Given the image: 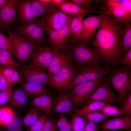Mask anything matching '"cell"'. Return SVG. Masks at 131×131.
Listing matches in <instances>:
<instances>
[{"label":"cell","mask_w":131,"mask_h":131,"mask_svg":"<svg viewBox=\"0 0 131 131\" xmlns=\"http://www.w3.org/2000/svg\"><path fill=\"white\" fill-rule=\"evenodd\" d=\"M69 23L60 30L47 31V41L49 47L54 49L64 50L70 38Z\"/></svg>","instance_id":"obj_13"},{"label":"cell","mask_w":131,"mask_h":131,"mask_svg":"<svg viewBox=\"0 0 131 131\" xmlns=\"http://www.w3.org/2000/svg\"><path fill=\"white\" fill-rule=\"evenodd\" d=\"M70 122L71 131H84L88 122L83 116L74 114Z\"/></svg>","instance_id":"obj_33"},{"label":"cell","mask_w":131,"mask_h":131,"mask_svg":"<svg viewBox=\"0 0 131 131\" xmlns=\"http://www.w3.org/2000/svg\"><path fill=\"white\" fill-rule=\"evenodd\" d=\"M0 30L4 31L7 32L10 30L6 27L3 24L1 19L0 11Z\"/></svg>","instance_id":"obj_49"},{"label":"cell","mask_w":131,"mask_h":131,"mask_svg":"<svg viewBox=\"0 0 131 131\" xmlns=\"http://www.w3.org/2000/svg\"><path fill=\"white\" fill-rule=\"evenodd\" d=\"M120 106L124 115H131V92L127 94Z\"/></svg>","instance_id":"obj_40"},{"label":"cell","mask_w":131,"mask_h":131,"mask_svg":"<svg viewBox=\"0 0 131 131\" xmlns=\"http://www.w3.org/2000/svg\"><path fill=\"white\" fill-rule=\"evenodd\" d=\"M37 0L44 7L47 8H49L54 6L51 0Z\"/></svg>","instance_id":"obj_47"},{"label":"cell","mask_w":131,"mask_h":131,"mask_svg":"<svg viewBox=\"0 0 131 131\" xmlns=\"http://www.w3.org/2000/svg\"><path fill=\"white\" fill-rule=\"evenodd\" d=\"M12 30L13 33L37 46L45 44L44 35L46 31L42 25V19H35L31 23L21 24L15 27Z\"/></svg>","instance_id":"obj_5"},{"label":"cell","mask_w":131,"mask_h":131,"mask_svg":"<svg viewBox=\"0 0 131 131\" xmlns=\"http://www.w3.org/2000/svg\"><path fill=\"white\" fill-rule=\"evenodd\" d=\"M74 16L65 13L54 6L49 8L42 19V25L46 31L59 30Z\"/></svg>","instance_id":"obj_7"},{"label":"cell","mask_w":131,"mask_h":131,"mask_svg":"<svg viewBox=\"0 0 131 131\" xmlns=\"http://www.w3.org/2000/svg\"><path fill=\"white\" fill-rule=\"evenodd\" d=\"M111 69V67H103L100 64L96 63L76 67L75 76L66 91L69 90L78 84L104 78L108 74Z\"/></svg>","instance_id":"obj_4"},{"label":"cell","mask_w":131,"mask_h":131,"mask_svg":"<svg viewBox=\"0 0 131 131\" xmlns=\"http://www.w3.org/2000/svg\"><path fill=\"white\" fill-rule=\"evenodd\" d=\"M105 6L107 12L113 17L116 22L125 25L130 24L131 0H129L125 4L121 6Z\"/></svg>","instance_id":"obj_15"},{"label":"cell","mask_w":131,"mask_h":131,"mask_svg":"<svg viewBox=\"0 0 131 131\" xmlns=\"http://www.w3.org/2000/svg\"><path fill=\"white\" fill-rule=\"evenodd\" d=\"M76 68L72 63L67 65L57 74L49 78L47 85L60 94L66 91L74 78Z\"/></svg>","instance_id":"obj_8"},{"label":"cell","mask_w":131,"mask_h":131,"mask_svg":"<svg viewBox=\"0 0 131 131\" xmlns=\"http://www.w3.org/2000/svg\"><path fill=\"white\" fill-rule=\"evenodd\" d=\"M17 18L21 24L29 23L35 18L31 6L28 0H16Z\"/></svg>","instance_id":"obj_20"},{"label":"cell","mask_w":131,"mask_h":131,"mask_svg":"<svg viewBox=\"0 0 131 131\" xmlns=\"http://www.w3.org/2000/svg\"><path fill=\"white\" fill-rule=\"evenodd\" d=\"M19 70L21 82L47 85L49 78L46 73L25 65L21 67Z\"/></svg>","instance_id":"obj_14"},{"label":"cell","mask_w":131,"mask_h":131,"mask_svg":"<svg viewBox=\"0 0 131 131\" xmlns=\"http://www.w3.org/2000/svg\"><path fill=\"white\" fill-rule=\"evenodd\" d=\"M63 51L68 53L76 68L92 63L100 64L101 63L95 49L87 45L68 42Z\"/></svg>","instance_id":"obj_3"},{"label":"cell","mask_w":131,"mask_h":131,"mask_svg":"<svg viewBox=\"0 0 131 131\" xmlns=\"http://www.w3.org/2000/svg\"><path fill=\"white\" fill-rule=\"evenodd\" d=\"M29 95L30 97L38 96L50 93L46 85L29 83L21 82L20 86Z\"/></svg>","instance_id":"obj_25"},{"label":"cell","mask_w":131,"mask_h":131,"mask_svg":"<svg viewBox=\"0 0 131 131\" xmlns=\"http://www.w3.org/2000/svg\"><path fill=\"white\" fill-rule=\"evenodd\" d=\"M31 6L35 18L42 19L49 8L44 7L37 0H28Z\"/></svg>","instance_id":"obj_34"},{"label":"cell","mask_w":131,"mask_h":131,"mask_svg":"<svg viewBox=\"0 0 131 131\" xmlns=\"http://www.w3.org/2000/svg\"><path fill=\"white\" fill-rule=\"evenodd\" d=\"M119 38L122 55L131 49V24L125 25L119 32Z\"/></svg>","instance_id":"obj_26"},{"label":"cell","mask_w":131,"mask_h":131,"mask_svg":"<svg viewBox=\"0 0 131 131\" xmlns=\"http://www.w3.org/2000/svg\"><path fill=\"white\" fill-rule=\"evenodd\" d=\"M98 3H97L96 5L91 9L86 11L69 0L68 2L55 6L65 13L74 16L82 15L85 16L90 13L100 14V11L96 9V8L98 7Z\"/></svg>","instance_id":"obj_22"},{"label":"cell","mask_w":131,"mask_h":131,"mask_svg":"<svg viewBox=\"0 0 131 131\" xmlns=\"http://www.w3.org/2000/svg\"><path fill=\"white\" fill-rule=\"evenodd\" d=\"M29 95L20 87L13 90L11 96L7 102L11 108H21L28 103Z\"/></svg>","instance_id":"obj_23"},{"label":"cell","mask_w":131,"mask_h":131,"mask_svg":"<svg viewBox=\"0 0 131 131\" xmlns=\"http://www.w3.org/2000/svg\"><path fill=\"white\" fill-rule=\"evenodd\" d=\"M0 91H1L0 90V93H1Z\"/></svg>","instance_id":"obj_52"},{"label":"cell","mask_w":131,"mask_h":131,"mask_svg":"<svg viewBox=\"0 0 131 131\" xmlns=\"http://www.w3.org/2000/svg\"><path fill=\"white\" fill-rule=\"evenodd\" d=\"M54 100L50 93L33 97L27 104L34 107L49 116H52Z\"/></svg>","instance_id":"obj_18"},{"label":"cell","mask_w":131,"mask_h":131,"mask_svg":"<svg viewBox=\"0 0 131 131\" xmlns=\"http://www.w3.org/2000/svg\"><path fill=\"white\" fill-rule=\"evenodd\" d=\"M20 114L15 113V116L13 121L7 125L0 126L2 131H24Z\"/></svg>","instance_id":"obj_31"},{"label":"cell","mask_w":131,"mask_h":131,"mask_svg":"<svg viewBox=\"0 0 131 131\" xmlns=\"http://www.w3.org/2000/svg\"><path fill=\"white\" fill-rule=\"evenodd\" d=\"M9 84L0 71V90L1 91L4 90L8 87Z\"/></svg>","instance_id":"obj_45"},{"label":"cell","mask_w":131,"mask_h":131,"mask_svg":"<svg viewBox=\"0 0 131 131\" xmlns=\"http://www.w3.org/2000/svg\"><path fill=\"white\" fill-rule=\"evenodd\" d=\"M82 15L73 17L69 24L70 38L69 43H77L79 39L82 29L84 17Z\"/></svg>","instance_id":"obj_24"},{"label":"cell","mask_w":131,"mask_h":131,"mask_svg":"<svg viewBox=\"0 0 131 131\" xmlns=\"http://www.w3.org/2000/svg\"><path fill=\"white\" fill-rule=\"evenodd\" d=\"M0 49H4L14 54V49L11 40L2 31H0Z\"/></svg>","instance_id":"obj_37"},{"label":"cell","mask_w":131,"mask_h":131,"mask_svg":"<svg viewBox=\"0 0 131 131\" xmlns=\"http://www.w3.org/2000/svg\"><path fill=\"white\" fill-rule=\"evenodd\" d=\"M13 84H10L4 90L1 92L0 95V106L7 103L10 99L13 91Z\"/></svg>","instance_id":"obj_42"},{"label":"cell","mask_w":131,"mask_h":131,"mask_svg":"<svg viewBox=\"0 0 131 131\" xmlns=\"http://www.w3.org/2000/svg\"><path fill=\"white\" fill-rule=\"evenodd\" d=\"M99 111L103 113L109 117L111 116L114 117L124 115L120 108L111 104L105 106Z\"/></svg>","instance_id":"obj_36"},{"label":"cell","mask_w":131,"mask_h":131,"mask_svg":"<svg viewBox=\"0 0 131 131\" xmlns=\"http://www.w3.org/2000/svg\"><path fill=\"white\" fill-rule=\"evenodd\" d=\"M0 71L5 77L9 84L22 82L19 74L15 68L0 65Z\"/></svg>","instance_id":"obj_28"},{"label":"cell","mask_w":131,"mask_h":131,"mask_svg":"<svg viewBox=\"0 0 131 131\" xmlns=\"http://www.w3.org/2000/svg\"><path fill=\"white\" fill-rule=\"evenodd\" d=\"M113 66L106 78L117 92L120 106L127 94L131 92V67Z\"/></svg>","instance_id":"obj_2"},{"label":"cell","mask_w":131,"mask_h":131,"mask_svg":"<svg viewBox=\"0 0 131 131\" xmlns=\"http://www.w3.org/2000/svg\"><path fill=\"white\" fill-rule=\"evenodd\" d=\"M99 128L93 123L88 121L84 131H98Z\"/></svg>","instance_id":"obj_46"},{"label":"cell","mask_w":131,"mask_h":131,"mask_svg":"<svg viewBox=\"0 0 131 131\" xmlns=\"http://www.w3.org/2000/svg\"><path fill=\"white\" fill-rule=\"evenodd\" d=\"M103 131V130H101H101H99V131Z\"/></svg>","instance_id":"obj_51"},{"label":"cell","mask_w":131,"mask_h":131,"mask_svg":"<svg viewBox=\"0 0 131 131\" xmlns=\"http://www.w3.org/2000/svg\"><path fill=\"white\" fill-rule=\"evenodd\" d=\"M122 65L131 67V49L117 61L116 65Z\"/></svg>","instance_id":"obj_44"},{"label":"cell","mask_w":131,"mask_h":131,"mask_svg":"<svg viewBox=\"0 0 131 131\" xmlns=\"http://www.w3.org/2000/svg\"><path fill=\"white\" fill-rule=\"evenodd\" d=\"M71 63L67 52L54 49L53 57L47 70L49 77V78L54 75L65 66Z\"/></svg>","instance_id":"obj_16"},{"label":"cell","mask_w":131,"mask_h":131,"mask_svg":"<svg viewBox=\"0 0 131 131\" xmlns=\"http://www.w3.org/2000/svg\"><path fill=\"white\" fill-rule=\"evenodd\" d=\"M7 0H0V11L7 2Z\"/></svg>","instance_id":"obj_50"},{"label":"cell","mask_w":131,"mask_h":131,"mask_svg":"<svg viewBox=\"0 0 131 131\" xmlns=\"http://www.w3.org/2000/svg\"><path fill=\"white\" fill-rule=\"evenodd\" d=\"M98 7L102 15V21L90 45L96 50L101 62L105 66L111 67L115 65L122 56L119 38L122 25L116 22L107 13L103 3Z\"/></svg>","instance_id":"obj_1"},{"label":"cell","mask_w":131,"mask_h":131,"mask_svg":"<svg viewBox=\"0 0 131 131\" xmlns=\"http://www.w3.org/2000/svg\"><path fill=\"white\" fill-rule=\"evenodd\" d=\"M83 116L88 121L92 122L97 125L109 117L103 113L98 111L88 113Z\"/></svg>","instance_id":"obj_35"},{"label":"cell","mask_w":131,"mask_h":131,"mask_svg":"<svg viewBox=\"0 0 131 131\" xmlns=\"http://www.w3.org/2000/svg\"><path fill=\"white\" fill-rule=\"evenodd\" d=\"M73 106L68 91H65L60 94L54 100L53 113L60 114H71L73 112Z\"/></svg>","instance_id":"obj_19"},{"label":"cell","mask_w":131,"mask_h":131,"mask_svg":"<svg viewBox=\"0 0 131 131\" xmlns=\"http://www.w3.org/2000/svg\"><path fill=\"white\" fill-rule=\"evenodd\" d=\"M54 50L46 44L37 46L27 65L45 73L53 57Z\"/></svg>","instance_id":"obj_11"},{"label":"cell","mask_w":131,"mask_h":131,"mask_svg":"<svg viewBox=\"0 0 131 131\" xmlns=\"http://www.w3.org/2000/svg\"><path fill=\"white\" fill-rule=\"evenodd\" d=\"M16 0H7L0 11L2 21L5 26L11 30L10 26L17 18Z\"/></svg>","instance_id":"obj_21"},{"label":"cell","mask_w":131,"mask_h":131,"mask_svg":"<svg viewBox=\"0 0 131 131\" xmlns=\"http://www.w3.org/2000/svg\"><path fill=\"white\" fill-rule=\"evenodd\" d=\"M94 101L106 102L119 106L118 96L113 90L106 77L102 83L80 106L82 107Z\"/></svg>","instance_id":"obj_9"},{"label":"cell","mask_w":131,"mask_h":131,"mask_svg":"<svg viewBox=\"0 0 131 131\" xmlns=\"http://www.w3.org/2000/svg\"><path fill=\"white\" fill-rule=\"evenodd\" d=\"M99 128L104 131L124 129L131 130V115H123L106 119L100 125Z\"/></svg>","instance_id":"obj_17"},{"label":"cell","mask_w":131,"mask_h":131,"mask_svg":"<svg viewBox=\"0 0 131 131\" xmlns=\"http://www.w3.org/2000/svg\"><path fill=\"white\" fill-rule=\"evenodd\" d=\"M102 15L89 16L84 20L82 29L77 43L90 45L93 37L101 24Z\"/></svg>","instance_id":"obj_12"},{"label":"cell","mask_w":131,"mask_h":131,"mask_svg":"<svg viewBox=\"0 0 131 131\" xmlns=\"http://www.w3.org/2000/svg\"><path fill=\"white\" fill-rule=\"evenodd\" d=\"M47 117L44 113L41 114L34 123L26 131H40L44 126Z\"/></svg>","instance_id":"obj_39"},{"label":"cell","mask_w":131,"mask_h":131,"mask_svg":"<svg viewBox=\"0 0 131 131\" xmlns=\"http://www.w3.org/2000/svg\"><path fill=\"white\" fill-rule=\"evenodd\" d=\"M0 65L19 69V66L14 59L13 54L8 51L0 49Z\"/></svg>","instance_id":"obj_30"},{"label":"cell","mask_w":131,"mask_h":131,"mask_svg":"<svg viewBox=\"0 0 131 131\" xmlns=\"http://www.w3.org/2000/svg\"><path fill=\"white\" fill-rule=\"evenodd\" d=\"M72 3L75 4L85 11H88L92 8L93 5L96 3L98 0L93 1L92 0H71Z\"/></svg>","instance_id":"obj_41"},{"label":"cell","mask_w":131,"mask_h":131,"mask_svg":"<svg viewBox=\"0 0 131 131\" xmlns=\"http://www.w3.org/2000/svg\"><path fill=\"white\" fill-rule=\"evenodd\" d=\"M110 104L106 102L94 101L91 102L82 107L80 108L73 106L74 114L83 116L88 113L99 111L105 106Z\"/></svg>","instance_id":"obj_27"},{"label":"cell","mask_w":131,"mask_h":131,"mask_svg":"<svg viewBox=\"0 0 131 131\" xmlns=\"http://www.w3.org/2000/svg\"><path fill=\"white\" fill-rule=\"evenodd\" d=\"M51 1L55 6L62 4L68 2L69 0H51Z\"/></svg>","instance_id":"obj_48"},{"label":"cell","mask_w":131,"mask_h":131,"mask_svg":"<svg viewBox=\"0 0 131 131\" xmlns=\"http://www.w3.org/2000/svg\"><path fill=\"white\" fill-rule=\"evenodd\" d=\"M0 131H2L0 129Z\"/></svg>","instance_id":"obj_53"},{"label":"cell","mask_w":131,"mask_h":131,"mask_svg":"<svg viewBox=\"0 0 131 131\" xmlns=\"http://www.w3.org/2000/svg\"><path fill=\"white\" fill-rule=\"evenodd\" d=\"M41 112L36 108L31 106L26 115L22 117L23 127L27 129L32 125L38 119Z\"/></svg>","instance_id":"obj_29"},{"label":"cell","mask_w":131,"mask_h":131,"mask_svg":"<svg viewBox=\"0 0 131 131\" xmlns=\"http://www.w3.org/2000/svg\"><path fill=\"white\" fill-rule=\"evenodd\" d=\"M104 78L78 84L68 91L73 106L80 105L102 83Z\"/></svg>","instance_id":"obj_10"},{"label":"cell","mask_w":131,"mask_h":131,"mask_svg":"<svg viewBox=\"0 0 131 131\" xmlns=\"http://www.w3.org/2000/svg\"><path fill=\"white\" fill-rule=\"evenodd\" d=\"M56 124L59 131H71L70 121L63 114L59 115Z\"/></svg>","instance_id":"obj_38"},{"label":"cell","mask_w":131,"mask_h":131,"mask_svg":"<svg viewBox=\"0 0 131 131\" xmlns=\"http://www.w3.org/2000/svg\"><path fill=\"white\" fill-rule=\"evenodd\" d=\"M7 32L13 44V55L20 67L29 61L37 46L10 31Z\"/></svg>","instance_id":"obj_6"},{"label":"cell","mask_w":131,"mask_h":131,"mask_svg":"<svg viewBox=\"0 0 131 131\" xmlns=\"http://www.w3.org/2000/svg\"><path fill=\"white\" fill-rule=\"evenodd\" d=\"M40 131H59L56 124V120L53 116H48L43 127Z\"/></svg>","instance_id":"obj_43"},{"label":"cell","mask_w":131,"mask_h":131,"mask_svg":"<svg viewBox=\"0 0 131 131\" xmlns=\"http://www.w3.org/2000/svg\"><path fill=\"white\" fill-rule=\"evenodd\" d=\"M15 116V113L12 108L6 106L0 108V125H4L11 123Z\"/></svg>","instance_id":"obj_32"}]
</instances>
